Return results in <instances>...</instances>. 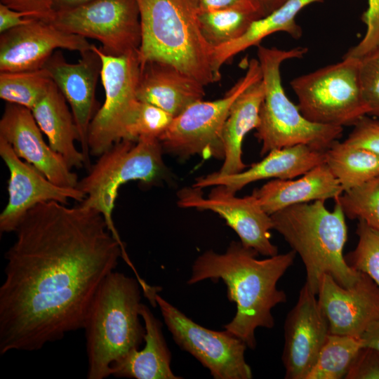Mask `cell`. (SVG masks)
Listing matches in <instances>:
<instances>
[{
  "mask_svg": "<svg viewBox=\"0 0 379 379\" xmlns=\"http://www.w3.org/2000/svg\"><path fill=\"white\" fill-rule=\"evenodd\" d=\"M14 232L0 286L1 355L36 351L83 329L96 292L119 259L135 271L103 215L80 204L41 203Z\"/></svg>",
  "mask_w": 379,
  "mask_h": 379,
  "instance_id": "6da1fadb",
  "label": "cell"
},
{
  "mask_svg": "<svg viewBox=\"0 0 379 379\" xmlns=\"http://www.w3.org/2000/svg\"><path fill=\"white\" fill-rule=\"evenodd\" d=\"M258 253L232 241L224 253L205 251L194 261L187 284L205 279L227 286V298L237 305L232 320L224 328L241 339L251 349L256 347L257 328H272L274 319L272 310L287 301L277 282L293 264L296 253L292 250L265 259H258Z\"/></svg>",
  "mask_w": 379,
  "mask_h": 379,
  "instance_id": "7a4b0ae2",
  "label": "cell"
},
{
  "mask_svg": "<svg viewBox=\"0 0 379 379\" xmlns=\"http://www.w3.org/2000/svg\"><path fill=\"white\" fill-rule=\"evenodd\" d=\"M142 288L138 279L115 270L100 286L83 328L88 379L111 375L112 365L144 341L145 328L139 313Z\"/></svg>",
  "mask_w": 379,
  "mask_h": 379,
  "instance_id": "3957f363",
  "label": "cell"
},
{
  "mask_svg": "<svg viewBox=\"0 0 379 379\" xmlns=\"http://www.w3.org/2000/svg\"><path fill=\"white\" fill-rule=\"evenodd\" d=\"M142 39L140 65L170 64L204 86L218 81L212 65L213 48L204 39L199 0H135Z\"/></svg>",
  "mask_w": 379,
  "mask_h": 379,
  "instance_id": "277c9868",
  "label": "cell"
},
{
  "mask_svg": "<svg viewBox=\"0 0 379 379\" xmlns=\"http://www.w3.org/2000/svg\"><path fill=\"white\" fill-rule=\"evenodd\" d=\"M345 218L337 201L331 211L324 200L290 206L271 215L273 229L300 257L305 284L316 295L324 274L347 288L359 277L360 272L351 267L343 255L347 239Z\"/></svg>",
  "mask_w": 379,
  "mask_h": 379,
  "instance_id": "5b68a950",
  "label": "cell"
},
{
  "mask_svg": "<svg viewBox=\"0 0 379 379\" xmlns=\"http://www.w3.org/2000/svg\"><path fill=\"white\" fill-rule=\"evenodd\" d=\"M307 51L305 47L281 50L258 46L265 95L255 136L262 144V156L275 149L297 145L326 151L343 134L341 126L319 124L307 119L284 90L281 63L288 59L302 58Z\"/></svg>",
  "mask_w": 379,
  "mask_h": 379,
  "instance_id": "8992f818",
  "label": "cell"
},
{
  "mask_svg": "<svg viewBox=\"0 0 379 379\" xmlns=\"http://www.w3.org/2000/svg\"><path fill=\"white\" fill-rule=\"evenodd\" d=\"M163 148L158 139L121 140L99 156L77 187L86 197L79 204L100 212L114 237L124 246L112 219L121 185L132 180L153 184L166 173Z\"/></svg>",
  "mask_w": 379,
  "mask_h": 379,
  "instance_id": "52a82bcc",
  "label": "cell"
},
{
  "mask_svg": "<svg viewBox=\"0 0 379 379\" xmlns=\"http://www.w3.org/2000/svg\"><path fill=\"white\" fill-rule=\"evenodd\" d=\"M290 85L301 114L309 121L335 126H353L368 114L359 79V58L343 60L292 79Z\"/></svg>",
  "mask_w": 379,
  "mask_h": 379,
  "instance_id": "ba28073f",
  "label": "cell"
},
{
  "mask_svg": "<svg viewBox=\"0 0 379 379\" xmlns=\"http://www.w3.org/2000/svg\"><path fill=\"white\" fill-rule=\"evenodd\" d=\"M260 79L259 61L253 58L245 74L223 98L197 101L173 118L159 138L163 150L181 158L201 155L224 159L222 133L231 107L245 90Z\"/></svg>",
  "mask_w": 379,
  "mask_h": 379,
  "instance_id": "9c48e42d",
  "label": "cell"
},
{
  "mask_svg": "<svg viewBox=\"0 0 379 379\" xmlns=\"http://www.w3.org/2000/svg\"><path fill=\"white\" fill-rule=\"evenodd\" d=\"M101 62L100 79L105 101L88 129L91 155L99 157L114 143L124 140L140 101L136 95L140 63L138 51L116 56L93 45Z\"/></svg>",
  "mask_w": 379,
  "mask_h": 379,
  "instance_id": "30bf717a",
  "label": "cell"
},
{
  "mask_svg": "<svg viewBox=\"0 0 379 379\" xmlns=\"http://www.w3.org/2000/svg\"><path fill=\"white\" fill-rule=\"evenodd\" d=\"M53 25L98 41L107 54L120 56L139 51L141 24L135 0H90L55 12Z\"/></svg>",
  "mask_w": 379,
  "mask_h": 379,
  "instance_id": "8fae6325",
  "label": "cell"
},
{
  "mask_svg": "<svg viewBox=\"0 0 379 379\" xmlns=\"http://www.w3.org/2000/svg\"><path fill=\"white\" fill-rule=\"evenodd\" d=\"M164 322L176 344L207 368L215 379H251L245 359L246 344L227 331L208 329L195 323L162 297L155 294Z\"/></svg>",
  "mask_w": 379,
  "mask_h": 379,
  "instance_id": "7c38bea8",
  "label": "cell"
},
{
  "mask_svg": "<svg viewBox=\"0 0 379 379\" xmlns=\"http://www.w3.org/2000/svg\"><path fill=\"white\" fill-rule=\"evenodd\" d=\"M202 189L192 187L178 193V205L218 213L237 234L241 243L259 254L270 257L278 254V248L271 242L273 229L271 215L251 195L237 197L235 192L225 185H215L204 198Z\"/></svg>",
  "mask_w": 379,
  "mask_h": 379,
  "instance_id": "4fadbf2b",
  "label": "cell"
},
{
  "mask_svg": "<svg viewBox=\"0 0 379 379\" xmlns=\"http://www.w3.org/2000/svg\"><path fill=\"white\" fill-rule=\"evenodd\" d=\"M0 156L10 175L8 203L0 214L1 234L14 232L28 211L41 203L57 201L67 204L69 199L81 203L86 197L77 187H65L52 182L34 166L22 161L1 137Z\"/></svg>",
  "mask_w": 379,
  "mask_h": 379,
  "instance_id": "5bb4252c",
  "label": "cell"
},
{
  "mask_svg": "<svg viewBox=\"0 0 379 379\" xmlns=\"http://www.w3.org/2000/svg\"><path fill=\"white\" fill-rule=\"evenodd\" d=\"M87 39L64 32L50 22L34 18L0 35V72L44 67L58 48L80 54L92 49Z\"/></svg>",
  "mask_w": 379,
  "mask_h": 379,
  "instance_id": "9a60e30c",
  "label": "cell"
},
{
  "mask_svg": "<svg viewBox=\"0 0 379 379\" xmlns=\"http://www.w3.org/2000/svg\"><path fill=\"white\" fill-rule=\"evenodd\" d=\"M316 295L305 284L285 319L281 360L286 379H306L331 333Z\"/></svg>",
  "mask_w": 379,
  "mask_h": 379,
  "instance_id": "2e32d148",
  "label": "cell"
},
{
  "mask_svg": "<svg viewBox=\"0 0 379 379\" xmlns=\"http://www.w3.org/2000/svg\"><path fill=\"white\" fill-rule=\"evenodd\" d=\"M80 55L77 62L69 63L61 52L55 51L44 67L71 107L86 167L89 170L91 164L88 129L100 108L95 99V88L100 77L102 62L93 46L91 50Z\"/></svg>",
  "mask_w": 379,
  "mask_h": 379,
  "instance_id": "e0dca14e",
  "label": "cell"
},
{
  "mask_svg": "<svg viewBox=\"0 0 379 379\" xmlns=\"http://www.w3.org/2000/svg\"><path fill=\"white\" fill-rule=\"evenodd\" d=\"M317 295L332 334L361 338L379 319V288L362 272L355 284L348 288L324 274Z\"/></svg>",
  "mask_w": 379,
  "mask_h": 379,
  "instance_id": "ac0fdd59",
  "label": "cell"
},
{
  "mask_svg": "<svg viewBox=\"0 0 379 379\" xmlns=\"http://www.w3.org/2000/svg\"><path fill=\"white\" fill-rule=\"evenodd\" d=\"M0 137L15 154L34 166L49 180L65 187H77L79 180L61 155L46 144L30 109L7 103L0 119Z\"/></svg>",
  "mask_w": 379,
  "mask_h": 379,
  "instance_id": "d6986e66",
  "label": "cell"
},
{
  "mask_svg": "<svg viewBox=\"0 0 379 379\" xmlns=\"http://www.w3.org/2000/svg\"><path fill=\"white\" fill-rule=\"evenodd\" d=\"M324 162L325 151L297 145L270 151L263 159L244 171L231 175L215 172L198 178L193 187L203 189L225 185L236 193L249 183L260 180L293 179Z\"/></svg>",
  "mask_w": 379,
  "mask_h": 379,
  "instance_id": "ffe728a7",
  "label": "cell"
},
{
  "mask_svg": "<svg viewBox=\"0 0 379 379\" xmlns=\"http://www.w3.org/2000/svg\"><path fill=\"white\" fill-rule=\"evenodd\" d=\"M204 86L174 66L158 61L140 65L138 100L157 106L173 117L203 99Z\"/></svg>",
  "mask_w": 379,
  "mask_h": 379,
  "instance_id": "44dd1931",
  "label": "cell"
},
{
  "mask_svg": "<svg viewBox=\"0 0 379 379\" xmlns=\"http://www.w3.org/2000/svg\"><path fill=\"white\" fill-rule=\"evenodd\" d=\"M343 192L342 185L324 162L306 172L300 178L273 179L252 194L262 208L271 215L295 204L328 199L335 200Z\"/></svg>",
  "mask_w": 379,
  "mask_h": 379,
  "instance_id": "7402d4cb",
  "label": "cell"
},
{
  "mask_svg": "<svg viewBox=\"0 0 379 379\" xmlns=\"http://www.w3.org/2000/svg\"><path fill=\"white\" fill-rule=\"evenodd\" d=\"M139 313L145 328V346L135 349L115 362L110 371L116 378L179 379L171 368V354L162 331V324L141 303Z\"/></svg>",
  "mask_w": 379,
  "mask_h": 379,
  "instance_id": "603a6c76",
  "label": "cell"
},
{
  "mask_svg": "<svg viewBox=\"0 0 379 379\" xmlns=\"http://www.w3.org/2000/svg\"><path fill=\"white\" fill-rule=\"evenodd\" d=\"M31 111L50 147L62 157L67 164L71 168L86 166L84 155L74 144L79 136L72 112L54 82Z\"/></svg>",
  "mask_w": 379,
  "mask_h": 379,
  "instance_id": "cb8c5ba5",
  "label": "cell"
},
{
  "mask_svg": "<svg viewBox=\"0 0 379 379\" xmlns=\"http://www.w3.org/2000/svg\"><path fill=\"white\" fill-rule=\"evenodd\" d=\"M264 95L260 79L245 90L232 105L222 133L225 157L222 167L216 172L219 175L235 174L246 167L242 160V143L247 133L260 124Z\"/></svg>",
  "mask_w": 379,
  "mask_h": 379,
  "instance_id": "d4e9b609",
  "label": "cell"
},
{
  "mask_svg": "<svg viewBox=\"0 0 379 379\" xmlns=\"http://www.w3.org/2000/svg\"><path fill=\"white\" fill-rule=\"evenodd\" d=\"M324 0H288L267 15L255 20L246 32L234 41L213 49L212 65L215 74L220 79V69L233 56L253 46H259L266 36L284 32L297 39L302 30L295 21L298 13L307 6Z\"/></svg>",
  "mask_w": 379,
  "mask_h": 379,
  "instance_id": "484cf974",
  "label": "cell"
},
{
  "mask_svg": "<svg viewBox=\"0 0 379 379\" xmlns=\"http://www.w3.org/2000/svg\"><path fill=\"white\" fill-rule=\"evenodd\" d=\"M325 163L344 191L379 176V156L345 141L336 140L325 151Z\"/></svg>",
  "mask_w": 379,
  "mask_h": 379,
  "instance_id": "4316f807",
  "label": "cell"
},
{
  "mask_svg": "<svg viewBox=\"0 0 379 379\" xmlns=\"http://www.w3.org/2000/svg\"><path fill=\"white\" fill-rule=\"evenodd\" d=\"M260 18L248 1L222 9L199 11L198 14L202 36L213 49L239 38Z\"/></svg>",
  "mask_w": 379,
  "mask_h": 379,
  "instance_id": "83f0119b",
  "label": "cell"
},
{
  "mask_svg": "<svg viewBox=\"0 0 379 379\" xmlns=\"http://www.w3.org/2000/svg\"><path fill=\"white\" fill-rule=\"evenodd\" d=\"M362 347L361 338L330 333L306 379L345 378Z\"/></svg>",
  "mask_w": 379,
  "mask_h": 379,
  "instance_id": "f1b7e54d",
  "label": "cell"
},
{
  "mask_svg": "<svg viewBox=\"0 0 379 379\" xmlns=\"http://www.w3.org/2000/svg\"><path fill=\"white\" fill-rule=\"evenodd\" d=\"M53 82L44 67L27 71L0 72V98L7 103L32 110Z\"/></svg>",
  "mask_w": 379,
  "mask_h": 379,
  "instance_id": "f546056e",
  "label": "cell"
},
{
  "mask_svg": "<svg viewBox=\"0 0 379 379\" xmlns=\"http://www.w3.org/2000/svg\"><path fill=\"white\" fill-rule=\"evenodd\" d=\"M346 217L379 231V176L345 190L335 199Z\"/></svg>",
  "mask_w": 379,
  "mask_h": 379,
  "instance_id": "4dcf8cb0",
  "label": "cell"
},
{
  "mask_svg": "<svg viewBox=\"0 0 379 379\" xmlns=\"http://www.w3.org/2000/svg\"><path fill=\"white\" fill-rule=\"evenodd\" d=\"M358 242L345 259L348 265L368 275L379 288V231L359 220Z\"/></svg>",
  "mask_w": 379,
  "mask_h": 379,
  "instance_id": "1f68e13d",
  "label": "cell"
},
{
  "mask_svg": "<svg viewBox=\"0 0 379 379\" xmlns=\"http://www.w3.org/2000/svg\"><path fill=\"white\" fill-rule=\"evenodd\" d=\"M173 117L164 109L147 102H139L124 140L147 138L158 139L170 126Z\"/></svg>",
  "mask_w": 379,
  "mask_h": 379,
  "instance_id": "d6a6232c",
  "label": "cell"
},
{
  "mask_svg": "<svg viewBox=\"0 0 379 379\" xmlns=\"http://www.w3.org/2000/svg\"><path fill=\"white\" fill-rule=\"evenodd\" d=\"M359 79L368 114L379 118V48L359 58Z\"/></svg>",
  "mask_w": 379,
  "mask_h": 379,
  "instance_id": "836d02e7",
  "label": "cell"
},
{
  "mask_svg": "<svg viewBox=\"0 0 379 379\" xmlns=\"http://www.w3.org/2000/svg\"><path fill=\"white\" fill-rule=\"evenodd\" d=\"M361 20L366 25L365 35L343 57L360 58L379 48V0H368V8L363 13Z\"/></svg>",
  "mask_w": 379,
  "mask_h": 379,
  "instance_id": "e575fe53",
  "label": "cell"
},
{
  "mask_svg": "<svg viewBox=\"0 0 379 379\" xmlns=\"http://www.w3.org/2000/svg\"><path fill=\"white\" fill-rule=\"evenodd\" d=\"M353 126V130L344 141L379 156V118L364 115Z\"/></svg>",
  "mask_w": 379,
  "mask_h": 379,
  "instance_id": "d590c367",
  "label": "cell"
},
{
  "mask_svg": "<svg viewBox=\"0 0 379 379\" xmlns=\"http://www.w3.org/2000/svg\"><path fill=\"white\" fill-rule=\"evenodd\" d=\"M345 378L379 379V350L362 347Z\"/></svg>",
  "mask_w": 379,
  "mask_h": 379,
  "instance_id": "8d00e7d4",
  "label": "cell"
},
{
  "mask_svg": "<svg viewBox=\"0 0 379 379\" xmlns=\"http://www.w3.org/2000/svg\"><path fill=\"white\" fill-rule=\"evenodd\" d=\"M0 3L47 22H51L55 12L52 0H0Z\"/></svg>",
  "mask_w": 379,
  "mask_h": 379,
  "instance_id": "74e56055",
  "label": "cell"
},
{
  "mask_svg": "<svg viewBox=\"0 0 379 379\" xmlns=\"http://www.w3.org/2000/svg\"><path fill=\"white\" fill-rule=\"evenodd\" d=\"M33 18L28 13L14 10L0 3V33L29 22Z\"/></svg>",
  "mask_w": 379,
  "mask_h": 379,
  "instance_id": "f35d334b",
  "label": "cell"
},
{
  "mask_svg": "<svg viewBox=\"0 0 379 379\" xmlns=\"http://www.w3.org/2000/svg\"><path fill=\"white\" fill-rule=\"evenodd\" d=\"M361 338L363 347H371L379 350V319L368 326Z\"/></svg>",
  "mask_w": 379,
  "mask_h": 379,
  "instance_id": "ab89813d",
  "label": "cell"
},
{
  "mask_svg": "<svg viewBox=\"0 0 379 379\" xmlns=\"http://www.w3.org/2000/svg\"><path fill=\"white\" fill-rule=\"evenodd\" d=\"M258 12L260 18L271 13L288 0H248Z\"/></svg>",
  "mask_w": 379,
  "mask_h": 379,
  "instance_id": "60d3db41",
  "label": "cell"
},
{
  "mask_svg": "<svg viewBox=\"0 0 379 379\" xmlns=\"http://www.w3.org/2000/svg\"><path fill=\"white\" fill-rule=\"evenodd\" d=\"M246 1L248 0H199V11L222 9Z\"/></svg>",
  "mask_w": 379,
  "mask_h": 379,
  "instance_id": "b9f144b4",
  "label": "cell"
},
{
  "mask_svg": "<svg viewBox=\"0 0 379 379\" xmlns=\"http://www.w3.org/2000/svg\"><path fill=\"white\" fill-rule=\"evenodd\" d=\"M90 0H52L55 11L76 6Z\"/></svg>",
  "mask_w": 379,
  "mask_h": 379,
  "instance_id": "7bdbcfd3",
  "label": "cell"
}]
</instances>
